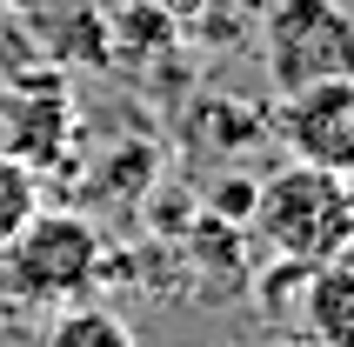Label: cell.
<instances>
[{
	"mask_svg": "<svg viewBox=\"0 0 354 347\" xmlns=\"http://www.w3.org/2000/svg\"><path fill=\"white\" fill-rule=\"evenodd\" d=\"M248 221H254L261 247L274 254V261H288V268L308 274V268H321L328 254H341L354 241V180L295 160V167L268 174V180L254 187Z\"/></svg>",
	"mask_w": 354,
	"mask_h": 347,
	"instance_id": "6da1fadb",
	"label": "cell"
},
{
	"mask_svg": "<svg viewBox=\"0 0 354 347\" xmlns=\"http://www.w3.org/2000/svg\"><path fill=\"white\" fill-rule=\"evenodd\" d=\"M261 67L274 94L321 80H354V14L348 0H274L261 20Z\"/></svg>",
	"mask_w": 354,
	"mask_h": 347,
	"instance_id": "7a4b0ae2",
	"label": "cell"
},
{
	"mask_svg": "<svg viewBox=\"0 0 354 347\" xmlns=\"http://www.w3.org/2000/svg\"><path fill=\"white\" fill-rule=\"evenodd\" d=\"M0 274L20 301H40V308H67L74 294L94 288L100 274V234L87 214H47L40 207L27 227L0 247Z\"/></svg>",
	"mask_w": 354,
	"mask_h": 347,
	"instance_id": "3957f363",
	"label": "cell"
},
{
	"mask_svg": "<svg viewBox=\"0 0 354 347\" xmlns=\"http://www.w3.org/2000/svg\"><path fill=\"white\" fill-rule=\"evenodd\" d=\"M281 140L301 167L354 180V80H321L281 94Z\"/></svg>",
	"mask_w": 354,
	"mask_h": 347,
	"instance_id": "277c9868",
	"label": "cell"
},
{
	"mask_svg": "<svg viewBox=\"0 0 354 347\" xmlns=\"http://www.w3.org/2000/svg\"><path fill=\"white\" fill-rule=\"evenodd\" d=\"M301 321H308V341L354 347V241L301 274Z\"/></svg>",
	"mask_w": 354,
	"mask_h": 347,
	"instance_id": "5b68a950",
	"label": "cell"
},
{
	"mask_svg": "<svg viewBox=\"0 0 354 347\" xmlns=\"http://www.w3.org/2000/svg\"><path fill=\"white\" fill-rule=\"evenodd\" d=\"M40 347H134V328H127L114 308H74V301H67V308L47 321Z\"/></svg>",
	"mask_w": 354,
	"mask_h": 347,
	"instance_id": "8992f818",
	"label": "cell"
},
{
	"mask_svg": "<svg viewBox=\"0 0 354 347\" xmlns=\"http://www.w3.org/2000/svg\"><path fill=\"white\" fill-rule=\"evenodd\" d=\"M34 214H40V180H34V167L0 147V247H7Z\"/></svg>",
	"mask_w": 354,
	"mask_h": 347,
	"instance_id": "52a82bcc",
	"label": "cell"
},
{
	"mask_svg": "<svg viewBox=\"0 0 354 347\" xmlns=\"http://www.w3.org/2000/svg\"><path fill=\"white\" fill-rule=\"evenodd\" d=\"M274 347H321V341H308V334H301V341H274Z\"/></svg>",
	"mask_w": 354,
	"mask_h": 347,
	"instance_id": "ba28073f",
	"label": "cell"
}]
</instances>
